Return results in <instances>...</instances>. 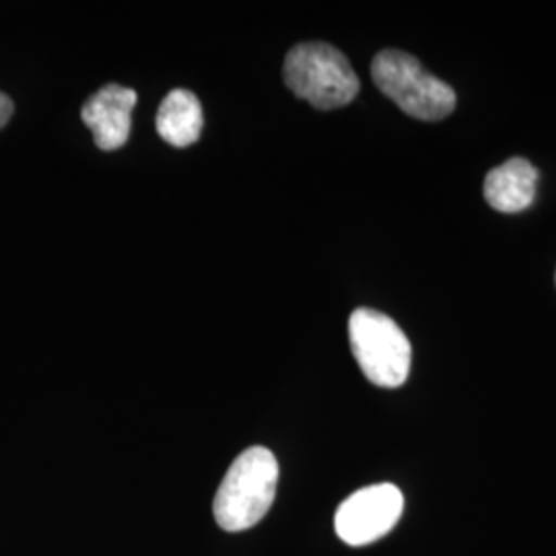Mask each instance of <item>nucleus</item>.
I'll return each instance as SVG.
<instances>
[{
    "mask_svg": "<svg viewBox=\"0 0 556 556\" xmlns=\"http://www.w3.org/2000/svg\"><path fill=\"white\" fill-rule=\"evenodd\" d=\"M371 77L379 91L413 118L438 122L456 108L454 89L406 52H379L371 62Z\"/></svg>",
    "mask_w": 556,
    "mask_h": 556,
    "instance_id": "3",
    "label": "nucleus"
},
{
    "mask_svg": "<svg viewBox=\"0 0 556 556\" xmlns=\"http://www.w3.org/2000/svg\"><path fill=\"white\" fill-rule=\"evenodd\" d=\"M278 462L266 447L241 452L220 482L213 514L223 530L243 532L268 514L277 497Z\"/></svg>",
    "mask_w": 556,
    "mask_h": 556,
    "instance_id": "1",
    "label": "nucleus"
},
{
    "mask_svg": "<svg viewBox=\"0 0 556 556\" xmlns=\"http://www.w3.org/2000/svg\"><path fill=\"white\" fill-rule=\"evenodd\" d=\"M555 282H556V275H555Z\"/></svg>",
    "mask_w": 556,
    "mask_h": 556,
    "instance_id": "10",
    "label": "nucleus"
},
{
    "mask_svg": "<svg viewBox=\"0 0 556 556\" xmlns=\"http://www.w3.org/2000/svg\"><path fill=\"white\" fill-rule=\"evenodd\" d=\"M282 77L299 100L318 110L349 105L361 87L349 59L324 41L298 43L285 59Z\"/></svg>",
    "mask_w": 556,
    "mask_h": 556,
    "instance_id": "2",
    "label": "nucleus"
},
{
    "mask_svg": "<svg viewBox=\"0 0 556 556\" xmlns=\"http://www.w3.org/2000/svg\"><path fill=\"white\" fill-rule=\"evenodd\" d=\"M13 110H15L13 100L9 96L0 93V128H4L9 124V119L13 116Z\"/></svg>",
    "mask_w": 556,
    "mask_h": 556,
    "instance_id": "9",
    "label": "nucleus"
},
{
    "mask_svg": "<svg viewBox=\"0 0 556 556\" xmlns=\"http://www.w3.org/2000/svg\"><path fill=\"white\" fill-rule=\"evenodd\" d=\"M404 511V497L394 484H371L340 503L334 528L342 542L367 546L394 530Z\"/></svg>",
    "mask_w": 556,
    "mask_h": 556,
    "instance_id": "5",
    "label": "nucleus"
},
{
    "mask_svg": "<svg viewBox=\"0 0 556 556\" xmlns=\"http://www.w3.org/2000/svg\"><path fill=\"white\" fill-rule=\"evenodd\" d=\"M157 132L172 147H190L200 139L204 116L199 98L188 89H174L161 101Z\"/></svg>",
    "mask_w": 556,
    "mask_h": 556,
    "instance_id": "8",
    "label": "nucleus"
},
{
    "mask_svg": "<svg viewBox=\"0 0 556 556\" xmlns=\"http://www.w3.org/2000/svg\"><path fill=\"white\" fill-rule=\"evenodd\" d=\"M349 338L365 378L379 388H400L410 374L413 346L394 319L361 307L349 319Z\"/></svg>",
    "mask_w": 556,
    "mask_h": 556,
    "instance_id": "4",
    "label": "nucleus"
},
{
    "mask_svg": "<svg viewBox=\"0 0 556 556\" xmlns=\"http://www.w3.org/2000/svg\"><path fill=\"white\" fill-rule=\"evenodd\" d=\"M538 169L523 157L505 161L484 179V199L498 213H521L536 199Z\"/></svg>",
    "mask_w": 556,
    "mask_h": 556,
    "instance_id": "7",
    "label": "nucleus"
},
{
    "mask_svg": "<svg viewBox=\"0 0 556 556\" xmlns=\"http://www.w3.org/2000/svg\"><path fill=\"white\" fill-rule=\"evenodd\" d=\"M137 105V91L110 83L96 96L85 101L80 118L93 132L101 151H116L126 144L132 126V110Z\"/></svg>",
    "mask_w": 556,
    "mask_h": 556,
    "instance_id": "6",
    "label": "nucleus"
}]
</instances>
